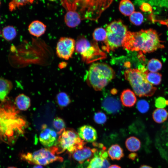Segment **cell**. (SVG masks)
I'll use <instances>...</instances> for the list:
<instances>
[{
    "mask_svg": "<svg viewBox=\"0 0 168 168\" xmlns=\"http://www.w3.org/2000/svg\"><path fill=\"white\" fill-rule=\"evenodd\" d=\"M16 35V30L12 26H6L2 30V36L7 41H10L12 40Z\"/></svg>",
    "mask_w": 168,
    "mask_h": 168,
    "instance_id": "484cf974",
    "label": "cell"
},
{
    "mask_svg": "<svg viewBox=\"0 0 168 168\" xmlns=\"http://www.w3.org/2000/svg\"><path fill=\"white\" fill-rule=\"evenodd\" d=\"M7 168H17L14 166H9V167H8Z\"/></svg>",
    "mask_w": 168,
    "mask_h": 168,
    "instance_id": "60d3db41",
    "label": "cell"
},
{
    "mask_svg": "<svg viewBox=\"0 0 168 168\" xmlns=\"http://www.w3.org/2000/svg\"><path fill=\"white\" fill-rule=\"evenodd\" d=\"M21 157L30 164L41 166L46 165L55 161H63L62 157L55 155L51 148H43L33 153L22 154Z\"/></svg>",
    "mask_w": 168,
    "mask_h": 168,
    "instance_id": "9c48e42d",
    "label": "cell"
},
{
    "mask_svg": "<svg viewBox=\"0 0 168 168\" xmlns=\"http://www.w3.org/2000/svg\"><path fill=\"white\" fill-rule=\"evenodd\" d=\"M129 19L133 24L139 26L142 23L143 21V16L140 12H134L129 16Z\"/></svg>",
    "mask_w": 168,
    "mask_h": 168,
    "instance_id": "1f68e13d",
    "label": "cell"
},
{
    "mask_svg": "<svg viewBox=\"0 0 168 168\" xmlns=\"http://www.w3.org/2000/svg\"><path fill=\"white\" fill-rule=\"evenodd\" d=\"M108 168H121L119 166L117 165H110Z\"/></svg>",
    "mask_w": 168,
    "mask_h": 168,
    "instance_id": "74e56055",
    "label": "cell"
},
{
    "mask_svg": "<svg viewBox=\"0 0 168 168\" xmlns=\"http://www.w3.org/2000/svg\"><path fill=\"white\" fill-rule=\"evenodd\" d=\"M33 168H44L41 165H36L34 166Z\"/></svg>",
    "mask_w": 168,
    "mask_h": 168,
    "instance_id": "ab89813d",
    "label": "cell"
},
{
    "mask_svg": "<svg viewBox=\"0 0 168 168\" xmlns=\"http://www.w3.org/2000/svg\"><path fill=\"white\" fill-rule=\"evenodd\" d=\"M93 36L96 41H104L106 37V30L102 27L97 28L94 31Z\"/></svg>",
    "mask_w": 168,
    "mask_h": 168,
    "instance_id": "f546056e",
    "label": "cell"
},
{
    "mask_svg": "<svg viewBox=\"0 0 168 168\" xmlns=\"http://www.w3.org/2000/svg\"><path fill=\"white\" fill-rule=\"evenodd\" d=\"M168 113L167 110L163 108H158L153 112L152 118L157 123H161L167 119Z\"/></svg>",
    "mask_w": 168,
    "mask_h": 168,
    "instance_id": "cb8c5ba5",
    "label": "cell"
},
{
    "mask_svg": "<svg viewBox=\"0 0 168 168\" xmlns=\"http://www.w3.org/2000/svg\"><path fill=\"white\" fill-rule=\"evenodd\" d=\"M141 9L143 12H151L152 10V8L151 5L148 3L143 2L141 5L140 7Z\"/></svg>",
    "mask_w": 168,
    "mask_h": 168,
    "instance_id": "d590c367",
    "label": "cell"
},
{
    "mask_svg": "<svg viewBox=\"0 0 168 168\" xmlns=\"http://www.w3.org/2000/svg\"><path fill=\"white\" fill-rule=\"evenodd\" d=\"M46 29V26L42 22L38 20L32 21L29 24L28 27L29 33L36 37H39L43 35Z\"/></svg>",
    "mask_w": 168,
    "mask_h": 168,
    "instance_id": "e0dca14e",
    "label": "cell"
},
{
    "mask_svg": "<svg viewBox=\"0 0 168 168\" xmlns=\"http://www.w3.org/2000/svg\"><path fill=\"white\" fill-rule=\"evenodd\" d=\"M57 134L54 130L43 125L40 134L39 139L41 144L45 147H52L57 140Z\"/></svg>",
    "mask_w": 168,
    "mask_h": 168,
    "instance_id": "8fae6325",
    "label": "cell"
},
{
    "mask_svg": "<svg viewBox=\"0 0 168 168\" xmlns=\"http://www.w3.org/2000/svg\"><path fill=\"white\" fill-rule=\"evenodd\" d=\"M76 52L80 54L83 62L90 63L106 57L105 53L100 48L97 43L90 42L85 37L80 36L76 42Z\"/></svg>",
    "mask_w": 168,
    "mask_h": 168,
    "instance_id": "8992f818",
    "label": "cell"
},
{
    "mask_svg": "<svg viewBox=\"0 0 168 168\" xmlns=\"http://www.w3.org/2000/svg\"><path fill=\"white\" fill-rule=\"evenodd\" d=\"M119 9L123 14L130 16L134 12L135 8L133 4L130 1L123 0L120 2Z\"/></svg>",
    "mask_w": 168,
    "mask_h": 168,
    "instance_id": "603a6c76",
    "label": "cell"
},
{
    "mask_svg": "<svg viewBox=\"0 0 168 168\" xmlns=\"http://www.w3.org/2000/svg\"><path fill=\"white\" fill-rule=\"evenodd\" d=\"M0 34H1V31H0Z\"/></svg>",
    "mask_w": 168,
    "mask_h": 168,
    "instance_id": "7bdbcfd3",
    "label": "cell"
},
{
    "mask_svg": "<svg viewBox=\"0 0 168 168\" xmlns=\"http://www.w3.org/2000/svg\"><path fill=\"white\" fill-rule=\"evenodd\" d=\"M106 30V37L103 49L109 52L122 46L128 31L127 26L121 20L112 22L107 26Z\"/></svg>",
    "mask_w": 168,
    "mask_h": 168,
    "instance_id": "5b68a950",
    "label": "cell"
},
{
    "mask_svg": "<svg viewBox=\"0 0 168 168\" xmlns=\"http://www.w3.org/2000/svg\"><path fill=\"white\" fill-rule=\"evenodd\" d=\"M81 20L80 15L76 10L67 11L64 17L66 25L70 28H74L78 26Z\"/></svg>",
    "mask_w": 168,
    "mask_h": 168,
    "instance_id": "2e32d148",
    "label": "cell"
},
{
    "mask_svg": "<svg viewBox=\"0 0 168 168\" xmlns=\"http://www.w3.org/2000/svg\"><path fill=\"white\" fill-rule=\"evenodd\" d=\"M162 64L159 60L156 58H152L148 62L147 68L148 70L151 72H156L160 70Z\"/></svg>",
    "mask_w": 168,
    "mask_h": 168,
    "instance_id": "83f0119b",
    "label": "cell"
},
{
    "mask_svg": "<svg viewBox=\"0 0 168 168\" xmlns=\"http://www.w3.org/2000/svg\"><path fill=\"white\" fill-rule=\"evenodd\" d=\"M86 142L82 139L73 129L64 130L60 134L58 141V147H54L56 153L59 148V153L67 150L72 153L82 148Z\"/></svg>",
    "mask_w": 168,
    "mask_h": 168,
    "instance_id": "ba28073f",
    "label": "cell"
},
{
    "mask_svg": "<svg viewBox=\"0 0 168 168\" xmlns=\"http://www.w3.org/2000/svg\"><path fill=\"white\" fill-rule=\"evenodd\" d=\"M1 18H0V21Z\"/></svg>",
    "mask_w": 168,
    "mask_h": 168,
    "instance_id": "ee69618b",
    "label": "cell"
},
{
    "mask_svg": "<svg viewBox=\"0 0 168 168\" xmlns=\"http://www.w3.org/2000/svg\"><path fill=\"white\" fill-rule=\"evenodd\" d=\"M77 133L79 137L86 142H94L97 138L96 129L91 126L85 125L79 127Z\"/></svg>",
    "mask_w": 168,
    "mask_h": 168,
    "instance_id": "9a60e30c",
    "label": "cell"
},
{
    "mask_svg": "<svg viewBox=\"0 0 168 168\" xmlns=\"http://www.w3.org/2000/svg\"><path fill=\"white\" fill-rule=\"evenodd\" d=\"M148 71L144 66L138 68L129 69L124 72L125 79L130 84L136 94L138 96H151L156 88L147 80Z\"/></svg>",
    "mask_w": 168,
    "mask_h": 168,
    "instance_id": "3957f363",
    "label": "cell"
},
{
    "mask_svg": "<svg viewBox=\"0 0 168 168\" xmlns=\"http://www.w3.org/2000/svg\"><path fill=\"white\" fill-rule=\"evenodd\" d=\"M147 81L152 85H157L161 82L162 75L157 72H148L146 75Z\"/></svg>",
    "mask_w": 168,
    "mask_h": 168,
    "instance_id": "4316f807",
    "label": "cell"
},
{
    "mask_svg": "<svg viewBox=\"0 0 168 168\" xmlns=\"http://www.w3.org/2000/svg\"><path fill=\"white\" fill-rule=\"evenodd\" d=\"M139 168H152V167L147 165H142Z\"/></svg>",
    "mask_w": 168,
    "mask_h": 168,
    "instance_id": "f35d334b",
    "label": "cell"
},
{
    "mask_svg": "<svg viewBox=\"0 0 168 168\" xmlns=\"http://www.w3.org/2000/svg\"><path fill=\"white\" fill-rule=\"evenodd\" d=\"M120 100L123 105L131 107L135 104L137 98L134 92L129 89L124 90L120 96Z\"/></svg>",
    "mask_w": 168,
    "mask_h": 168,
    "instance_id": "ac0fdd59",
    "label": "cell"
},
{
    "mask_svg": "<svg viewBox=\"0 0 168 168\" xmlns=\"http://www.w3.org/2000/svg\"><path fill=\"white\" fill-rule=\"evenodd\" d=\"M101 106L103 110L109 114H115L119 112L121 108V104L118 99L110 95L104 97Z\"/></svg>",
    "mask_w": 168,
    "mask_h": 168,
    "instance_id": "4fadbf2b",
    "label": "cell"
},
{
    "mask_svg": "<svg viewBox=\"0 0 168 168\" xmlns=\"http://www.w3.org/2000/svg\"><path fill=\"white\" fill-rule=\"evenodd\" d=\"M1 1H0V5H1Z\"/></svg>",
    "mask_w": 168,
    "mask_h": 168,
    "instance_id": "b9f144b4",
    "label": "cell"
},
{
    "mask_svg": "<svg viewBox=\"0 0 168 168\" xmlns=\"http://www.w3.org/2000/svg\"><path fill=\"white\" fill-rule=\"evenodd\" d=\"M85 163L87 164L86 168H108L110 166L107 158L103 156L102 150H98L94 154L93 157Z\"/></svg>",
    "mask_w": 168,
    "mask_h": 168,
    "instance_id": "5bb4252c",
    "label": "cell"
},
{
    "mask_svg": "<svg viewBox=\"0 0 168 168\" xmlns=\"http://www.w3.org/2000/svg\"><path fill=\"white\" fill-rule=\"evenodd\" d=\"M122 46L128 50L140 51L144 53L164 47L156 31L152 29L135 32L128 31Z\"/></svg>",
    "mask_w": 168,
    "mask_h": 168,
    "instance_id": "7a4b0ae2",
    "label": "cell"
},
{
    "mask_svg": "<svg viewBox=\"0 0 168 168\" xmlns=\"http://www.w3.org/2000/svg\"><path fill=\"white\" fill-rule=\"evenodd\" d=\"M155 106L158 108H163L168 105V100L162 97H159L155 100Z\"/></svg>",
    "mask_w": 168,
    "mask_h": 168,
    "instance_id": "e575fe53",
    "label": "cell"
},
{
    "mask_svg": "<svg viewBox=\"0 0 168 168\" xmlns=\"http://www.w3.org/2000/svg\"><path fill=\"white\" fill-rule=\"evenodd\" d=\"M97 151V148H91L85 146L82 148L72 153V156L75 160L82 164L93 157L94 154Z\"/></svg>",
    "mask_w": 168,
    "mask_h": 168,
    "instance_id": "7c38bea8",
    "label": "cell"
},
{
    "mask_svg": "<svg viewBox=\"0 0 168 168\" xmlns=\"http://www.w3.org/2000/svg\"><path fill=\"white\" fill-rule=\"evenodd\" d=\"M114 77L115 72L110 66L105 63H97L91 65L86 79L90 86L96 91H100Z\"/></svg>",
    "mask_w": 168,
    "mask_h": 168,
    "instance_id": "277c9868",
    "label": "cell"
},
{
    "mask_svg": "<svg viewBox=\"0 0 168 168\" xmlns=\"http://www.w3.org/2000/svg\"><path fill=\"white\" fill-rule=\"evenodd\" d=\"M15 104L19 110L26 111L31 105V100L28 96L24 94H21L16 98Z\"/></svg>",
    "mask_w": 168,
    "mask_h": 168,
    "instance_id": "ffe728a7",
    "label": "cell"
},
{
    "mask_svg": "<svg viewBox=\"0 0 168 168\" xmlns=\"http://www.w3.org/2000/svg\"><path fill=\"white\" fill-rule=\"evenodd\" d=\"M56 101L58 106L61 108L67 107L71 102L69 96L64 92H60L57 95Z\"/></svg>",
    "mask_w": 168,
    "mask_h": 168,
    "instance_id": "d4e9b609",
    "label": "cell"
},
{
    "mask_svg": "<svg viewBox=\"0 0 168 168\" xmlns=\"http://www.w3.org/2000/svg\"><path fill=\"white\" fill-rule=\"evenodd\" d=\"M75 40L70 37H61L56 47V53L60 58L68 60L72 57L75 48Z\"/></svg>",
    "mask_w": 168,
    "mask_h": 168,
    "instance_id": "30bf717a",
    "label": "cell"
},
{
    "mask_svg": "<svg viewBox=\"0 0 168 168\" xmlns=\"http://www.w3.org/2000/svg\"><path fill=\"white\" fill-rule=\"evenodd\" d=\"M137 156V155L135 153H132L128 155V157L130 159L134 160L136 159Z\"/></svg>",
    "mask_w": 168,
    "mask_h": 168,
    "instance_id": "8d00e7d4",
    "label": "cell"
},
{
    "mask_svg": "<svg viewBox=\"0 0 168 168\" xmlns=\"http://www.w3.org/2000/svg\"><path fill=\"white\" fill-rule=\"evenodd\" d=\"M13 87V84L10 80L0 77V101L3 102Z\"/></svg>",
    "mask_w": 168,
    "mask_h": 168,
    "instance_id": "d6986e66",
    "label": "cell"
},
{
    "mask_svg": "<svg viewBox=\"0 0 168 168\" xmlns=\"http://www.w3.org/2000/svg\"><path fill=\"white\" fill-rule=\"evenodd\" d=\"M107 153L112 160H119L124 156L123 149L118 144L112 145L108 149Z\"/></svg>",
    "mask_w": 168,
    "mask_h": 168,
    "instance_id": "44dd1931",
    "label": "cell"
},
{
    "mask_svg": "<svg viewBox=\"0 0 168 168\" xmlns=\"http://www.w3.org/2000/svg\"><path fill=\"white\" fill-rule=\"evenodd\" d=\"M112 1L110 0H77V6L81 7L78 12L82 20L88 19L96 21Z\"/></svg>",
    "mask_w": 168,
    "mask_h": 168,
    "instance_id": "52a82bcc",
    "label": "cell"
},
{
    "mask_svg": "<svg viewBox=\"0 0 168 168\" xmlns=\"http://www.w3.org/2000/svg\"><path fill=\"white\" fill-rule=\"evenodd\" d=\"M94 119L97 124H104L107 120V117L105 114L102 112L96 113L94 115Z\"/></svg>",
    "mask_w": 168,
    "mask_h": 168,
    "instance_id": "836d02e7",
    "label": "cell"
},
{
    "mask_svg": "<svg viewBox=\"0 0 168 168\" xmlns=\"http://www.w3.org/2000/svg\"><path fill=\"white\" fill-rule=\"evenodd\" d=\"M125 144L127 149L131 152H136L139 150L141 147L140 140L134 136H131L126 140Z\"/></svg>",
    "mask_w": 168,
    "mask_h": 168,
    "instance_id": "7402d4cb",
    "label": "cell"
},
{
    "mask_svg": "<svg viewBox=\"0 0 168 168\" xmlns=\"http://www.w3.org/2000/svg\"><path fill=\"white\" fill-rule=\"evenodd\" d=\"M137 107L139 112L144 113L147 112L148 110L149 105L147 101L144 100H141L138 102Z\"/></svg>",
    "mask_w": 168,
    "mask_h": 168,
    "instance_id": "d6a6232c",
    "label": "cell"
},
{
    "mask_svg": "<svg viewBox=\"0 0 168 168\" xmlns=\"http://www.w3.org/2000/svg\"><path fill=\"white\" fill-rule=\"evenodd\" d=\"M27 122L15 103L7 98L0 102V142L12 146L23 134Z\"/></svg>",
    "mask_w": 168,
    "mask_h": 168,
    "instance_id": "6da1fadb",
    "label": "cell"
},
{
    "mask_svg": "<svg viewBox=\"0 0 168 168\" xmlns=\"http://www.w3.org/2000/svg\"><path fill=\"white\" fill-rule=\"evenodd\" d=\"M33 2V0H12L9 3V9L12 12L21 7L27 4H31Z\"/></svg>",
    "mask_w": 168,
    "mask_h": 168,
    "instance_id": "f1b7e54d",
    "label": "cell"
},
{
    "mask_svg": "<svg viewBox=\"0 0 168 168\" xmlns=\"http://www.w3.org/2000/svg\"><path fill=\"white\" fill-rule=\"evenodd\" d=\"M54 127L58 131V133L60 135L65 130L66 124L64 120L61 118L57 117L53 121Z\"/></svg>",
    "mask_w": 168,
    "mask_h": 168,
    "instance_id": "4dcf8cb0",
    "label": "cell"
}]
</instances>
